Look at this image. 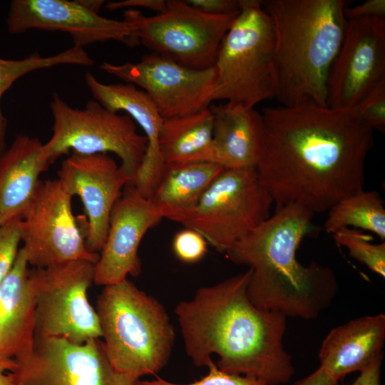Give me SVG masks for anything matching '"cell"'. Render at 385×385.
Segmentation results:
<instances>
[{
  "mask_svg": "<svg viewBox=\"0 0 385 385\" xmlns=\"http://www.w3.org/2000/svg\"><path fill=\"white\" fill-rule=\"evenodd\" d=\"M264 148L256 166L276 207L318 213L363 188L374 130L355 108L314 104L266 108Z\"/></svg>",
  "mask_w": 385,
  "mask_h": 385,
  "instance_id": "cell-1",
  "label": "cell"
},
{
  "mask_svg": "<svg viewBox=\"0 0 385 385\" xmlns=\"http://www.w3.org/2000/svg\"><path fill=\"white\" fill-rule=\"evenodd\" d=\"M252 272L248 268L201 287L176 306L185 350L197 366H207L215 354L222 371L266 385L283 384L294 374L283 345L287 317L251 302L247 287Z\"/></svg>",
  "mask_w": 385,
  "mask_h": 385,
  "instance_id": "cell-2",
  "label": "cell"
},
{
  "mask_svg": "<svg viewBox=\"0 0 385 385\" xmlns=\"http://www.w3.org/2000/svg\"><path fill=\"white\" fill-rule=\"evenodd\" d=\"M314 215L299 204L276 207L226 252L232 262L252 270L247 293L256 307L309 320L331 304L338 288L332 270L316 262L304 266L297 259Z\"/></svg>",
  "mask_w": 385,
  "mask_h": 385,
  "instance_id": "cell-3",
  "label": "cell"
},
{
  "mask_svg": "<svg viewBox=\"0 0 385 385\" xmlns=\"http://www.w3.org/2000/svg\"><path fill=\"white\" fill-rule=\"evenodd\" d=\"M275 33V97L286 107H328L327 82L341 46L345 0H267Z\"/></svg>",
  "mask_w": 385,
  "mask_h": 385,
  "instance_id": "cell-4",
  "label": "cell"
},
{
  "mask_svg": "<svg viewBox=\"0 0 385 385\" xmlns=\"http://www.w3.org/2000/svg\"><path fill=\"white\" fill-rule=\"evenodd\" d=\"M96 312L107 356L118 371L140 379L168 363L175 332L155 298L125 279L104 287Z\"/></svg>",
  "mask_w": 385,
  "mask_h": 385,
  "instance_id": "cell-5",
  "label": "cell"
},
{
  "mask_svg": "<svg viewBox=\"0 0 385 385\" xmlns=\"http://www.w3.org/2000/svg\"><path fill=\"white\" fill-rule=\"evenodd\" d=\"M275 33L262 1L240 0V9L217 52L212 101L245 108L275 97Z\"/></svg>",
  "mask_w": 385,
  "mask_h": 385,
  "instance_id": "cell-6",
  "label": "cell"
},
{
  "mask_svg": "<svg viewBox=\"0 0 385 385\" xmlns=\"http://www.w3.org/2000/svg\"><path fill=\"white\" fill-rule=\"evenodd\" d=\"M53 122L52 135L43 143L51 163L70 151L80 155L113 153L131 182L148 148V140L138 133L134 120L88 101L82 109L74 108L54 93L50 102Z\"/></svg>",
  "mask_w": 385,
  "mask_h": 385,
  "instance_id": "cell-7",
  "label": "cell"
},
{
  "mask_svg": "<svg viewBox=\"0 0 385 385\" xmlns=\"http://www.w3.org/2000/svg\"><path fill=\"white\" fill-rule=\"evenodd\" d=\"M273 203L256 168L224 169L176 222L197 231L217 251L226 253L270 217Z\"/></svg>",
  "mask_w": 385,
  "mask_h": 385,
  "instance_id": "cell-8",
  "label": "cell"
},
{
  "mask_svg": "<svg viewBox=\"0 0 385 385\" xmlns=\"http://www.w3.org/2000/svg\"><path fill=\"white\" fill-rule=\"evenodd\" d=\"M166 3L165 11L153 16L135 9L124 10L123 20L132 26L135 39L187 68L214 67L220 46L237 14H207L185 0Z\"/></svg>",
  "mask_w": 385,
  "mask_h": 385,
  "instance_id": "cell-9",
  "label": "cell"
},
{
  "mask_svg": "<svg viewBox=\"0 0 385 385\" xmlns=\"http://www.w3.org/2000/svg\"><path fill=\"white\" fill-rule=\"evenodd\" d=\"M94 263L76 260L29 272L35 304V336L65 338L82 344L102 337L96 310L87 291Z\"/></svg>",
  "mask_w": 385,
  "mask_h": 385,
  "instance_id": "cell-10",
  "label": "cell"
},
{
  "mask_svg": "<svg viewBox=\"0 0 385 385\" xmlns=\"http://www.w3.org/2000/svg\"><path fill=\"white\" fill-rule=\"evenodd\" d=\"M72 197L59 179L41 181L21 220V247L29 265L44 268L71 261L96 263L98 253L86 246V227L72 211Z\"/></svg>",
  "mask_w": 385,
  "mask_h": 385,
  "instance_id": "cell-11",
  "label": "cell"
},
{
  "mask_svg": "<svg viewBox=\"0 0 385 385\" xmlns=\"http://www.w3.org/2000/svg\"><path fill=\"white\" fill-rule=\"evenodd\" d=\"M15 363V385H140L113 367L100 338L77 344L35 336L29 354Z\"/></svg>",
  "mask_w": 385,
  "mask_h": 385,
  "instance_id": "cell-12",
  "label": "cell"
},
{
  "mask_svg": "<svg viewBox=\"0 0 385 385\" xmlns=\"http://www.w3.org/2000/svg\"><path fill=\"white\" fill-rule=\"evenodd\" d=\"M100 68L146 92L163 119L209 107L217 81L215 67L192 69L154 52L144 55L137 63L105 61Z\"/></svg>",
  "mask_w": 385,
  "mask_h": 385,
  "instance_id": "cell-13",
  "label": "cell"
},
{
  "mask_svg": "<svg viewBox=\"0 0 385 385\" xmlns=\"http://www.w3.org/2000/svg\"><path fill=\"white\" fill-rule=\"evenodd\" d=\"M327 82V106L352 108L385 79V19H346Z\"/></svg>",
  "mask_w": 385,
  "mask_h": 385,
  "instance_id": "cell-14",
  "label": "cell"
},
{
  "mask_svg": "<svg viewBox=\"0 0 385 385\" xmlns=\"http://www.w3.org/2000/svg\"><path fill=\"white\" fill-rule=\"evenodd\" d=\"M6 26L12 34L30 29L67 33L81 47L110 40L130 47L138 43L128 22L105 18L82 0H13Z\"/></svg>",
  "mask_w": 385,
  "mask_h": 385,
  "instance_id": "cell-15",
  "label": "cell"
},
{
  "mask_svg": "<svg viewBox=\"0 0 385 385\" xmlns=\"http://www.w3.org/2000/svg\"><path fill=\"white\" fill-rule=\"evenodd\" d=\"M57 174L68 192L81 199L86 215V246L89 252L99 254L112 209L131 179L113 158L103 153H71Z\"/></svg>",
  "mask_w": 385,
  "mask_h": 385,
  "instance_id": "cell-16",
  "label": "cell"
},
{
  "mask_svg": "<svg viewBox=\"0 0 385 385\" xmlns=\"http://www.w3.org/2000/svg\"><path fill=\"white\" fill-rule=\"evenodd\" d=\"M163 218L131 183H128L111 212L104 245L94 264L93 282L107 286L138 276L141 272L140 243L148 230Z\"/></svg>",
  "mask_w": 385,
  "mask_h": 385,
  "instance_id": "cell-17",
  "label": "cell"
},
{
  "mask_svg": "<svg viewBox=\"0 0 385 385\" xmlns=\"http://www.w3.org/2000/svg\"><path fill=\"white\" fill-rule=\"evenodd\" d=\"M85 80L94 100L112 112L127 113L143 129L148 140V148L131 183L149 199L164 166L158 148L163 118L148 94L133 84H105L91 72L86 73Z\"/></svg>",
  "mask_w": 385,
  "mask_h": 385,
  "instance_id": "cell-18",
  "label": "cell"
},
{
  "mask_svg": "<svg viewBox=\"0 0 385 385\" xmlns=\"http://www.w3.org/2000/svg\"><path fill=\"white\" fill-rule=\"evenodd\" d=\"M51 162L37 138L17 135L0 154V225L22 220Z\"/></svg>",
  "mask_w": 385,
  "mask_h": 385,
  "instance_id": "cell-19",
  "label": "cell"
},
{
  "mask_svg": "<svg viewBox=\"0 0 385 385\" xmlns=\"http://www.w3.org/2000/svg\"><path fill=\"white\" fill-rule=\"evenodd\" d=\"M385 315L359 317L332 329L319 351L320 365L332 379L361 371L383 354Z\"/></svg>",
  "mask_w": 385,
  "mask_h": 385,
  "instance_id": "cell-20",
  "label": "cell"
},
{
  "mask_svg": "<svg viewBox=\"0 0 385 385\" xmlns=\"http://www.w3.org/2000/svg\"><path fill=\"white\" fill-rule=\"evenodd\" d=\"M28 261L20 248L0 282V356L19 361L32 349L35 337V304L29 284Z\"/></svg>",
  "mask_w": 385,
  "mask_h": 385,
  "instance_id": "cell-21",
  "label": "cell"
},
{
  "mask_svg": "<svg viewBox=\"0 0 385 385\" xmlns=\"http://www.w3.org/2000/svg\"><path fill=\"white\" fill-rule=\"evenodd\" d=\"M215 163L225 169L256 168L264 148L262 113L230 102L210 104Z\"/></svg>",
  "mask_w": 385,
  "mask_h": 385,
  "instance_id": "cell-22",
  "label": "cell"
},
{
  "mask_svg": "<svg viewBox=\"0 0 385 385\" xmlns=\"http://www.w3.org/2000/svg\"><path fill=\"white\" fill-rule=\"evenodd\" d=\"M224 169L213 162L164 163L149 200L163 218L176 222L195 207L203 192Z\"/></svg>",
  "mask_w": 385,
  "mask_h": 385,
  "instance_id": "cell-23",
  "label": "cell"
},
{
  "mask_svg": "<svg viewBox=\"0 0 385 385\" xmlns=\"http://www.w3.org/2000/svg\"><path fill=\"white\" fill-rule=\"evenodd\" d=\"M212 134L213 115L209 107L163 119L158 138L163 163H215Z\"/></svg>",
  "mask_w": 385,
  "mask_h": 385,
  "instance_id": "cell-24",
  "label": "cell"
},
{
  "mask_svg": "<svg viewBox=\"0 0 385 385\" xmlns=\"http://www.w3.org/2000/svg\"><path fill=\"white\" fill-rule=\"evenodd\" d=\"M328 212L324 225L328 233L353 227L385 239L384 202L376 191L359 190L337 202Z\"/></svg>",
  "mask_w": 385,
  "mask_h": 385,
  "instance_id": "cell-25",
  "label": "cell"
},
{
  "mask_svg": "<svg viewBox=\"0 0 385 385\" xmlns=\"http://www.w3.org/2000/svg\"><path fill=\"white\" fill-rule=\"evenodd\" d=\"M94 63V60L83 47L75 45L49 56H41L36 52L23 59L0 58V101L4 93L17 79L30 72L59 65L91 66ZM6 128L7 120L0 106V154L6 149Z\"/></svg>",
  "mask_w": 385,
  "mask_h": 385,
  "instance_id": "cell-26",
  "label": "cell"
},
{
  "mask_svg": "<svg viewBox=\"0 0 385 385\" xmlns=\"http://www.w3.org/2000/svg\"><path fill=\"white\" fill-rule=\"evenodd\" d=\"M338 246L346 248L349 255L369 270L385 277V242L374 244L370 236L360 230L345 227L332 234Z\"/></svg>",
  "mask_w": 385,
  "mask_h": 385,
  "instance_id": "cell-27",
  "label": "cell"
},
{
  "mask_svg": "<svg viewBox=\"0 0 385 385\" xmlns=\"http://www.w3.org/2000/svg\"><path fill=\"white\" fill-rule=\"evenodd\" d=\"M360 118L373 130L385 128V79L354 107Z\"/></svg>",
  "mask_w": 385,
  "mask_h": 385,
  "instance_id": "cell-28",
  "label": "cell"
},
{
  "mask_svg": "<svg viewBox=\"0 0 385 385\" xmlns=\"http://www.w3.org/2000/svg\"><path fill=\"white\" fill-rule=\"evenodd\" d=\"M21 242V220L0 225V282L11 268Z\"/></svg>",
  "mask_w": 385,
  "mask_h": 385,
  "instance_id": "cell-29",
  "label": "cell"
},
{
  "mask_svg": "<svg viewBox=\"0 0 385 385\" xmlns=\"http://www.w3.org/2000/svg\"><path fill=\"white\" fill-rule=\"evenodd\" d=\"M207 367L209 370L207 374L192 383L178 384L156 377L150 381H140V385H266L250 377L222 371L213 361Z\"/></svg>",
  "mask_w": 385,
  "mask_h": 385,
  "instance_id": "cell-30",
  "label": "cell"
},
{
  "mask_svg": "<svg viewBox=\"0 0 385 385\" xmlns=\"http://www.w3.org/2000/svg\"><path fill=\"white\" fill-rule=\"evenodd\" d=\"M207 241L197 231L185 227L177 232L173 250L178 259L185 263L200 261L207 252Z\"/></svg>",
  "mask_w": 385,
  "mask_h": 385,
  "instance_id": "cell-31",
  "label": "cell"
},
{
  "mask_svg": "<svg viewBox=\"0 0 385 385\" xmlns=\"http://www.w3.org/2000/svg\"><path fill=\"white\" fill-rule=\"evenodd\" d=\"M197 10L211 15H230L238 14L240 0H185Z\"/></svg>",
  "mask_w": 385,
  "mask_h": 385,
  "instance_id": "cell-32",
  "label": "cell"
},
{
  "mask_svg": "<svg viewBox=\"0 0 385 385\" xmlns=\"http://www.w3.org/2000/svg\"><path fill=\"white\" fill-rule=\"evenodd\" d=\"M346 19L362 18L385 19V0H367L359 5L344 9Z\"/></svg>",
  "mask_w": 385,
  "mask_h": 385,
  "instance_id": "cell-33",
  "label": "cell"
},
{
  "mask_svg": "<svg viewBox=\"0 0 385 385\" xmlns=\"http://www.w3.org/2000/svg\"><path fill=\"white\" fill-rule=\"evenodd\" d=\"M166 4V1L165 0H123L119 1H109L106 4V8L110 11L118 9H134L137 7L145 8L159 14L165 11Z\"/></svg>",
  "mask_w": 385,
  "mask_h": 385,
  "instance_id": "cell-34",
  "label": "cell"
},
{
  "mask_svg": "<svg viewBox=\"0 0 385 385\" xmlns=\"http://www.w3.org/2000/svg\"><path fill=\"white\" fill-rule=\"evenodd\" d=\"M383 355L374 360L360 371L359 376L349 385H381L380 376Z\"/></svg>",
  "mask_w": 385,
  "mask_h": 385,
  "instance_id": "cell-35",
  "label": "cell"
},
{
  "mask_svg": "<svg viewBox=\"0 0 385 385\" xmlns=\"http://www.w3.org/2000/svg\"><path fill=\"white\" fill-rule=\"evenodd\" d=\"M292 385H339V381L330 377L319 366L314 371Z\"/></svg>",
  "mask_w": 385,
  "mask_h": 385,
  "instance_id": "cell-36",
  "label": "cell"
},
{
  "mask_svg": "<svg viewBox=\"0 0 385 385\" xmlns=\"http://www.w3.org/2000/svg\"><path fill=\"white\" fill-rule=\"evenodd\" d=\"M16 367L15 361L0 356V385H15L11 374L6 371H12Z\"/></svg>",
  "mask_w": 385,
  "mask_h": 385,
  "instance_id": "cell-37",
  "label": "cell"
}]
</instances>
